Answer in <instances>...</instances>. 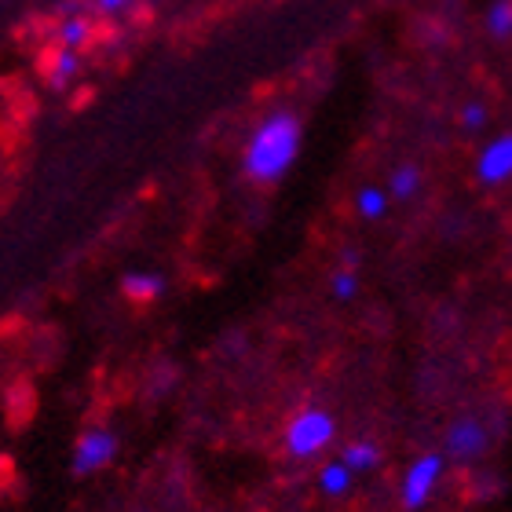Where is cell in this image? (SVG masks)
I'll list each match as a JSON object with an SVG mask.
<instances>
[{
    "instance_id": "obj_4",
    "label": "cell",
    "mask_w": 512,
    "mask_h": 512,
    "mask_svg": "<svg viewBox=\"0 0 512 512\" xmlns=\"http://www.w3.org/2000/svg\"><path fill=\"white\" fill-rule=\"evenodd\" d=\"M118 454V432H110L103 425L85 428L74 443V476H92L103 472Z\"/></svg>"
},
{
    "instance_id": "obj_7",
    "label": "cell",
    "mask_w": 512,
    "mask_h": 512,
    "mask_svg": "<svg viewBox=\"0 0 512 512\" xmlns=\"http://www.w3.org/2000/svg\"><path fill=\"white\" fill-rule=\"evenodd\" d=\"M81 70H85L81 55H77L74 48H59L52 59V70H48V85H52L55 92H66V88L81 77Z\"/></svg>"
},
{
    "instance_id": "obj_6",
    "label": "cell",
    "mask_w": 512,
    "mask_h": 512,
    "mask_svg": "<svg viewBox=\"0 0 512 512\" xmlns=\"http://www.w3.org/2000/svg\"><path fill=\"white\" fill-rule=\"evenodd\" d=\"M476 180L483 187H502L512 180V132L487 139L476 154Z\"/></svg>"
},
{
    "instance_id": "obj_13",
    "label": "cell",
    "mask_w": 512,
    "mask_h": 512,
    "mask_svg": "<svg viewBox=\"0 0 512 512\" xmlns=\"http://www.w3.org/2000/svg\"><path fill=\"white\" fill-rule=\"evenodd\" d=\"M388 205H392V194L377 191V187H363V191L355 194V209H359L363 220H381L388 213Z\"/></svg>"
},
{
    "instance_id": "obj_8",
    "label": "cell",
    "mask_w": 512,
    "mask_h": 512,
    "mask_svg": "<svg viewBox=\"0 0 512 512\" xmlns=\"http://www.w3.org/2000/svg\"><path fill=\"white\" fill-rule=\"evenodd\" d=\"M352 483H355V472L341 458L326 461L319 469V491L330 494V498H344V494L352 491Z\"/></svg>"
},
{
    "instance_id": "obj_17",
    "label": "cell",
    "mask_w": 512,
    "mask_h": 512,
    "mask_svg": "<svg viewBox=\"0 0 512 512\" xmlns=\"http://www.w3.org/2000/svg\"><path fill=\"white\" fill-rule=\"evenodd\" d=\"M92 4H96V8L103 11V15H121V11L132 8L136 0H92Z\"/></svg>"
},
{
    "instance_id": "obj_11",
    "label": "cell",
    "mask_w": 512,
    "mask_h": 512,
    "mask_svg": "<svg viewBox=\"0 0 512 512\" xmlns=\"http://www.w3.org/2000/svg\"><path fill=\"white\" fill-rule=\"evenodd\" d=\"M88 37H92V22L85 19V15H66L63 22H59V44L63 48H74V52H81L88 44Z\"/></svg>"
},
{
    "instance_id": "obj_1",
    "label": "cell",
    "mask_w": 512,
    "mask_h": 512,
    "mask_svg": "<svg viewBox=\"0 0 512 512\" xmlns=\"http://www.w3.org/2000/svg\"><path fill=\"white\" fill-rule=\"evenodd\" d=\"M304 128L293 110L278 107L260 118V125L249 132V143L242 150V169L253 183H278L293 169L300 154Z\"/></svg>"
},
{
    "instance_id": "obj_16",
    "label": "cell",
    "mask_w": 512,
    "mask_h": 512,
    "mask_svg": "<svg viewBox=\"0 0 512 512\" xmlns=\"http://www.w3.org/2000/svg\"><path fill=\"white\" fill-rule=\"evenodd\" d=\"M483 125H487V110H483L480 103L465 107V114H461V128H465V132H480Z\"/></svg>"
},
{
    "instance_id": "obj_2",
    "label": "cell",
    "mask_w": 512,
    "mask_h": 512,
    "mask_svg": "<svg viewBox=\"0 0 512 512\" xmlns=\"http://www.w3.org/2000/svg\"><path fill=\"white\" fill-rule=\"evenodd\" d=\"M337 436V417L326 406H304L293 421L286 425V450L297 461L319 458Z\"/></svg>"
},
{
    "instance_id": "obj_3",
    "label": "cell",
    "mask_w": 512,
    "mask_h": 512,
    "mask_svg": "<svg viewBox=\"0 0 512 512\" xmlns=\"http://www.w3.org/2000/svg\"><path fill=\"white\" fill-rule=\"evenodd\" d=\"M443 472H447V454H421V458L410 461V469L403 472V483H399V502L406 512H421L432 494L439 491L443 483Z\"/></svg>"
},
{
    "instance_id": "obj_12",
    "label": "cell",
    "mask_w": 512,
    "mask_h": 512,
    "mask_svg": "<svg viewBox=\"0 0 512 512\" xmlns=\"http://www.w3.org/2000/svg\"><path fill=\"white\" fill-rule=\"evenodd\" d=\"M417 187H421V169H417V165H399V169H392V180H388V194H392V202H406V198H414Z\"/></svg>"
},
{
    "instance_id": "obj_5",
    "label": "cell",
    "mask_w": 512,
    "mask_h": 512,
    "mask_svg": "<svg viewBox=\"0 0 512 512\" xmlns=\"http://www.w3.org/2000/svg\"><path fill=\"white\" fill-rule=\"evenodd\" d=\"M487 443L491 439H487V425L480 417H458L443 432V454H447V461H458V465L480 461L487 454Z\"/></svg>"
},
{
    "instance_id": "obj_9",
    "label": "cell",
    "mask_w": 512,
    "mask_h": 512,
    "mask_svg": "<svg viewBox=\"0 0 512 512\" xmlns=\"http://www.w3.org/2000/svg\"><path fill=\"white\" fill-rule=\"evenodd\" d=\"M121 289H125L132 300H154L165 293V278H161L158 271H128V275L121 278Z\"/></svg>"
},
{
    "instance_id": "obj_15",
    "label": "cell",
    "mask_w": 512,
    "mask_h": 512,
    "mask_svg": "<svg viewBox=\"0 0 512 512\" xmlns=\"http://www.w3.org/2000/svg\"><path fill=\"white\" fill-rule=\"evenodd\" d=\"M330 289L337 300H352L355 293H359V275H355V271H337V275L330 278Z\"/></svg>"
},
{
    "instance_id": "obj_14",
    "label": "cell",
    "mask_w": 512,
    "mask_h": 512,
    "mask_svg": "<svg viewBox=\"0 0 512 512\" xmlns=\"http://www.w3.org/2000/svg\"><path fill=\"white\" fill-rule=\"evenodd\" d=\"M483 26L498 41L512 37V0H494L491 8H487V15H483Z\"/></svg>"
},
{
    "instance_id": "obj_10",
    "label": "cell",
    "mask_w": 512,
    "mask_h": 512,
    "mask_svg": "<svg viewBox=\"0 0 512 512\" xmlns=\"http://www.w3.org/2000/svg\"><path fill=\"white\" fill-rule=\"evenodd\" d=\"M341 461L355 472V476H363V472L377 469V461H381V447L370 443V439H359V443H348V447L341 450Z\"/></svg>"
}]
</instances>
